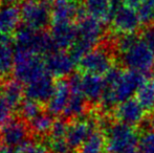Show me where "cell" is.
<instances>
[{
  "mask_svg": "<svg viewBox=\"0 0 154 153\" xmlns=\"http://www.w3.org/2000/svg\"><path fill=\"white\" fill-rule=\"evenodd\" d=\"M49 34L58 50L69 49L77 40V24L73 22L51 23Z\"/></svg>",
  "mask_w": 154,
  "mask_h": 153,
  "instance_id": "5bb4252c",
  "label": "cell"
},
{
  "mask_svg": "<svg viewBox=\"0 0 154 153\" xmlns=\"http://www.w3.org/2000/svg\"><path fill=\"white\" fill-rule=\"evenodd\" d=\"M121 58L127 69L143 75L150 74L154 69V53L142 37H138L129 48L121 54Z\"/></svg>",
  "mask_w": 154,
  "mask_h": 153,
  "instance_id": "5b68a950",
  "label": "cell"
},
{
  "mask_svg": "<svg viewBox=\"0 0 154 153\" xmlns=\"http://www.w3.org/2000/svg\"><path fill=\"white\" fill-rule=\"evenodd\" d=\"M4 85H5V84H3V83H2V80H0V98H1V96H2V94H3Z\"/></svg>",
  "mask_w": 154,
  "mask_h": 153,
  "instance_id": "e575fe53",
  "label": "cell"
},
{
  "mask_svg": "<svg viewBox=\"0 0 154 153\" xmlns=\"http://www.w3.org/2000/svg\"><path fill=\"white\" fill-rule=\"evenodd\" d=\"M14 39L8 35L0 34V80L8 78L14 70L15 66Z\"/></svg>",
  "mask_w": 154,
  "mask_h": 153,
  "instance_id": "ac0fdd59",
  "label": "cell"
},
{
  "mask_svg": "<svg viewBox=\"0 0 154 153\" xmlns=\"http://www.w3.org/2000/svg\"><path fill=\"white\" fill-rule=\"evenodd\" d=\"M71 1H73V0H71Z\"/></svg>",
  "mask_w": 154,
  "mask_h": 153,
  "instance_id": "8d00e7d4",
  "label": "cell"
},
{
  "mask_svg": "<svg viewBox=\"0 0 154 153\" xmlns=\"http://www.w3.org/2000/svg\"><path fill=\"white\" fill-rule=\"evenodd\" d=\"M78 66L83 75L97 77L106 76L114 67L113 58L107 49L100 47L92 49L84 56L78 62Z\"/></svg>",
  "mask_w": 154,
  "mask_h": 153,
  "instance_id": "8992f818",
  "label": "cell"
},
{
  "mask_svg": "<svg viewBox=\"0 0 154 153\" xmlns=\"http://www.w3.org/2000/svg\"><path fill=\"white\" fill-rule=\"evenodd\" d=\"M29 125L24 121L13 118L0 129L2 145L19 149L29 141Z\"/></svg>",
  "mask_w": 154,
  "mask_h": 153,
  "instance_id": "ba28073f",
  "label": "cell"
},
{
  "mask_svg": "<svg viewBox=\"0 0 154 153\" xmlns=\"http://www.w3.org/2000/svg\"><path fill=\"white\" fill-rule=\"evenodd\" d=\"M71 90V89H70ZM87 108V100L80 91H73L71 90L70 98H69L68 104L66 106L63 116L65 118H79L83 115Z\"/></svg>",
  "mask_w": 154,
  "mask_h": 153,
  "instance_id": "7402d4cb",
  "label": "cell"
},
{
  "mask_svg": "<svg viewBox=\"0 0 154 153\" xmlns=\"http://www.w3.org/2000/svg\"><path fill=\"white\" fill-rule=\"evenodd\" d=\"M86 16L105 23L111 21L114 12V0H83L82 3Z\"/></svg>",
  "mask_w": 154,
  "mask_h": 153,
  "instance_id": "d6986e66",
  "label": "cell"
},
{
  "mask_svg": "<svg viewBox=\"0 0 154 153\" xmlns=\"http://www.w3.org/2000/svg\"><path fill=\"white\" fill-rule=\"evenodd\" d=\"M142 39L154 53V26H148L144 29Z\"/></svg>",
  "mask_w": 154,
  "mask_h": 153,
  "instance_id": "f546056e",
  "label": "cell"
},
{
  "mask_svg": "<svg viewBox=\"0 0 154 153\" xmlns=\"http://www.w3.org/2000/svg\"><path fill=\"white\" fill-rule=\"evenodd\" d=\"M97 130V122L93 118H77L68 125L67 143L71 150H78L84 142Z\"/></svg>",
  "mask_w": 154,
  "mask_h": 153,
  "instance_id": "8fae6325",
  "label": "cell"
},
{
  "mask_svg": "<svg viewBox=\"0 0 154 153\" xmlns=\"http://www.w3.org/2000/svg\"><path fill=\"white\" fill-rule=\"evenodd\" d=\"M21 21L20 8L14 3H3L0 5V34H15Z\"/></svg>",
  "mask_w": 154,
  "mask_h": 153,
  "instance_id": "ffe728a7",
  "label": "cell"
},
{
  "mask_svg": "<svg viewBox=\"0 0 154 153\" xmlns=\"http://www.w3.org/2000/svg\"><path fill=\"white\" fill-rule=\"evenodd\" d=\"M105 135L107 153H125L138 148V133L129 125L116 122L108 126Z\"/></svg>",
  "mask_w": 154,
  "mask_h": 153,
  "instance_id": "3957f363",
  "label": "cell"
},
{
  "mask_svg": "<svg viewBox=\"0 0 154 153\" xmlns=\"http://www.w3.org/2000/svg\"><path fill=\"white\" fill-rule=\"evenodd\" d=\"M111 24L112 29L118 34L130 35L136 33L142 22L138 17L137 11L120 3L116 4L111 18Z\"/></svg>",
  "mask_w": 154,
  "mask_h": 153,
  "instance_id": "52a82bcc",
  "label": "cell"
},
{
  "mask_svg": "<svg viewBox=\"0 0 154 153\" xmlns=\"http://www.w3.org/2000/svg\"><path fill=\"white\" fill-rule=\"evenodd\" d=\"M4 99L8 102V104L16 110L19 109L20 105L25 100V91L24 87H22V84L18 81H10L4 85L3 94Z\"/></svg>",
  "mask_w": 154,
  "mask_h": 153,
  "instance_id": "cb8c5ba5",
  "label": "cell"
},
{
  "mask_svg": "<svg viewBox=\"0 0 154 153\" xmlns=\"http://www.w3.org/2000/svg\"><path fill=\"white\" fill-rule=\"evenodd\" d=\"M79 88L82 94L85 96L87 102L101 103L104 90H105V80L102 77L91 75H80Z\"/></svg>",
  "mask_w": 154,
  "mask_h": 153,
  "instance_id": "e0dca14e",
  "label": "cell"
},
{
  "mask_svg": "<svg viewBox=\"0 0 154 153\" xmlns=\"http://www.w3.org/2000/svg\"><path fill=\"white\" fill-rule=\"evenodd\" d=\"M43 105L36 101L25 99L19 107V113L25 122H31L43 112Z\"/></svg>",
  "mask_w": 154,
  "mask_h": 153,
  "instance_id": "484cf974",
  "label": "cell"
},
{
  "mask_svg": "<svg viewBox=\"0 0 154 153\" xmlns=\"http://www.w3.org/2000/svg\"><path fill=\"white\" fill-rule=\"evenodd\" d=\"M0 153H19V152L18 149H14V148H10L2 145L0 146Z\"/></svg>",
  "mask_w": 154,
  "mask_h": 153,
  "instance_id": "1f68e13d",
  "label": "cell"
},
{
  "mask_svg": "<svg viewBox=\"0 0 154 153\" xmlns=\"http://www.w3.org/2000/svg\"><path fill=\"white\" fill-rule=\"evenodd\" d=\"M135 96L136 101L146 112H154V78L145 80Z\"/></svg>",
  "mask_w": 154,
  "mask_h": 153,
  "instance_id": "603a6c76",
  "label": "cell"
},
{
  "mask_svg": "<svg viewBox=\"0 0 154 153\" xmlns=\"http://www.w3.org/2000/svg\"><path fill=\"white\" fill-rule=\"evenodd\" d=\"M86 16L83 8L71 0H54L51 8V23L73 22Z\"/></svg>",
  "mask_w": 154,
  "mask_h": 153,
  "instance_id": "9a60e30c",
  "label": "cell"
},
{
  "mask_svg": "<svg viewBox=\"0 0 154 153\" xmlns=\"http://www.w3.org/2000/svg\"><path fill=\"white\" fill-rule=\"evenodd\" d=\"M77 39L94 48L95 45L104 37V23L89 16H84L78 20Z\"/></svg>",
  "mask_w": 154,
  "mask_h": 153,
  "instance_id": "7c38bea8",
  "label": "cell"
},
{
  "mask_svg": "<svg viewBox=\"0 0 154 153\" xmlns=\"http://www.w3.org/2000/svg\"><path fill=\"white\" fill-rule=\"evenodd\" d=\"M71 90L68 80L58 79L56 81L55 91L46 104L47 112L53 116L63 115L70 98Z\"/></svg>",
  "mask_w": 154,
  "mask_h": 153,
  "instance_id": "2e32d148",
  "label": "cell"
},
{
  "mask_svg": "<svg viewBox=\"0 0 154 153\" xmlns=\"http://www.w3.org/2000/svg\"><path fill=\"white\" fill-rule=\"evenodd\" d=\"M149 123H150V127H151V129H152V131H154V112H152V115H151Z\"/></svg>",
  "mask_w": 154,
  "mask_h": 153,
  "instance_id": "836d02e7",
  "label": "cell"
},
{
  "mask_svg": "<svg viewBox=\"0 0 154 153\" xmlns=\"http://www.w3.org/2000/svg\"><path fill=\"white\" fill-rule=\"evenodd\" d=\"M121 1H122V3L125 4V5L134 8V10H137V8L140 6L142 0H121Z\"/></svg>",
  "mask_w": 154,
  "mask_h": 153,
  "instance_id": "4dcf8cb0",
  "label": "cell"
},
{
  "mask_svg": "<svg viewBox=\"0 0 154 153\" xmlns=\"http://www.w3.org/2000/svg\"><path fill=\"white\" fill-rule=\"evenodd\" d=\"M138 153H154V131H146L140 136Z\"/></svg>",
  "mask_w": 154,
  "mask_h": 153,
  "instance_id": "4316f807",
  "label": "cell"
},
{
  "mask_svg": "<svg viewBox=\"0 0 154 153\" xmlns=\"http://www.w3.org/2000/svg\"><path fill=\"white\" fill-rule=\"evenodd\" d=\"M45 66L49 74L54 78L65 79L72 75L73 68L77 62L65 50H56L45 56Z\"/></svg>",
  "mask_w": 154,
  "mask_h": 153,
  "instance_id": "9c48e42d",
  "label": "cell"
},
{
  "mask_svg": "<svg viewBox=\"0 0 154 153\" xmlns=\"http://www.w3.org/2000/svg\"><path fill=\"white\" fill-rule=\"evenodd\" d=\"M14 44L16 51L39 56H47L58 50L51 34L45 31H36L25 25L19 27L15 33Z\"/></svg>",
  "mask_w": 154,
  "mask_h": 153,
  "instance_id": "6da1fadb",
  "label": "cell"
},
{
  "mask_svg": "<svg viewBox=\"0 0 154 153\" xmlns=\"http://www.w3.org/2000/svg\"><path fill=\"white\" fill-rule=\"evenodd\" d=\"M140 5L145 6V8H148L150 10L154 11V0H142Z\"/></svg>",
  "mask_w": 154,
  "mask_h": 153,
  "instance_id": "d6a6232c",
  "label": "cell"
},
{
  "mask_svg": "<svg viewBox=\"0 0 154 153\" xmlns=\"http://www.w3.org/2000/svg\"><path fill=\"white\" fill-rule=\"evenodd\" d=\"M56 81L48 72L43 76L25 85V99L36 101L40 104H47L55 91Z\"/></svg>",
  "mask_w": 154,
  "mask_h": 153,
  "instance_id": "30bf717a",
  "label": "cell"
},
{
  "mask_svg": "<svg viewBox=\"0 0 154 153\" xmlns=\"http://www.w3.org/2000/svg\"><path fill=\"white\" fill-rule=\"evenodd\" d=\"M46 72L45 61L42 56L16 51L13 75L19 83L27 85Z\"/></svg>",
  "mask_w": 154,
  "mask_h": 153,
  "instance_id": "277c9868",
  "label": "cell"
},
{
  "mask_svg": "<svg viewBox=\"0 0 154 153\" xmlns=\"http://www.w3.org/2000/svg\"><path fill=\"white\" fill-rule=\"evenodd\" d=\"M15 109L8 104V102L1 96L0 98V129L13 120Z\"/></svg>",
  "mask_w": 154,
  "mask_h": 153,
  "instance_id": "83f0119b",
  "label": "cell"
},
{
  "mask_svg": "<svg viewBox=\"0 0 154 153\" xmlns=\"http://www.w3.org/2000/svg\"><path fill=\"white\" fill-rule=\"evenodd\" d=\"M51 0H22L20 6L23 25L36 31H45L51 25Z\"/></svg>",
  "mask_w": 154,
  "mask_h": 153,
  "instance_id": "7a4b0ae2",
  "label": "cell"
},
{
  "mask_svg": "<svg viewBox=\"0 0 154 153\" xmlns=\"http://www.w3.org/2000/svg\"><path fill=\"white\" fill-rule=\"evenodd\" d=\"M19 153H48V149L44 145L37 142L29 141L18 149Z\"/></svg>",
  "mask_w": 154,
  "mask_h": 153,
  "instance_id": "f1b7e54d",
  "label": "cell"
},
{
  "mask_svg": "<svg viewBox=\"0 0 154 153\" xmlns=\"http://www.w3.org/2000/svg\"><path fill=\"white\" fill-rule=\"evenodd\" d=\"M145 115L146 111L136 99H130L126 102L121 103L114 109V116L118 122L131 127L140 125L144 121Z\"/></svg>",
  "mask_w": 154,
  "mask_h": 153,
  "instance_id": "4fadbf2b",
  "label": "cell"
},
{
  "mask_svg": "<svg viewBox=\"0 0 154 153\" xmlns=\"http://www.w3.org/2000/svg\"><path fill=\"white\" fill-rule=\"evenodd\" d=\"M1 1H4L5 3H13L15 0H1Z\"/></svg>",
  "mask_w": 154,
  "mask_h": 153,
  "instance_id": "d590c367",
  "label": "cell"
},
{
  "mask_svg": "<svg viewBox=\"0 0 154 153\" xmlns=\"http://www.w3.org/2000/svg\"><path fill=\"white\" fill-rule=\"evenodd\" d=\"M55 123L53 115L48 112H42L40 115L35 118L31 122H29V130L37 135H46L49 134L53 125Z\"/></svg>",
  "mask_w": 154,
  "mask_h": 153,
  "instance_id": "d4e9b609",
  "label": "cell"
},
{
  "mask_svg": "<svg viewBox=\"0 0 154 153\" xmlns=\"http://www.w3.org/2000/svg\"><path fill=\"white\" fill-rule=\"evenodd\" d=\"M77 151L78 153H105V151H107V139L105 132L97 129L93 131Z\"/></svg>",
  "mask_w": 154,
  "mask_h": 153,
  "instance_id": "44dd1931",
  "label": "cell"
}]
</instances>
